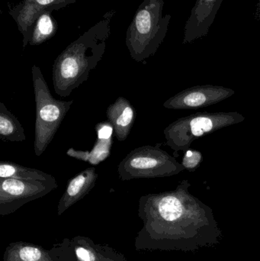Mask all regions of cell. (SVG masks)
I'll use <instances>...</instances> for the list:
<instances>
[{"instance_id": "obj_1", "label": "cell", "mask_w": 260, "mask_h": 261, "mask_svg": "<svg viewBox=\"0 0 260 261\" xmlns=\"http://www.w3.org/2000/svg\"><path fill=\"white\" fill-rule=\"evenodd\" d=\"M115 11L110 10L99 22L70 43L54 61L52 80L55 93L67 97L88 80L90 72L103 58L111 35V20Z\"/></svg>"}, {"instance_id": "obj_2", "label": "cell", "mask_w": 260, "mask_h": 261, "mask_svg": "<svg viewBox=\"0 0 260 261\" xmlns=\"http://www.w3.org/2000/svg\"><path fill=\"white\" fill-rule=\"evenodd\" d=\"M163 0H143L128 26L125 44L131 58L145 63L166 38L171 15H163Z\"/></svg>"}, {"instance_id": "obj_3", "label": "cell", "mask_w": 260, "mask_h": 261, "mask_svg": "<svg viewBox=\"0 0 260 261\" xmlns=\"http://www.w3.org/2000/svg\"><path fill=\"white\" fill-rule=\"evenodd\" d=\"M32 75L36 104L34 150L40 156L53 141L73 101L54 99L38 66H32Z\"/></svg>"}, {"instance_id": "obj_4", "label": "cell", "mask_w": 260, "mask_h": 261, "mask_svg": "<svg viewBox=\"0 0 260 261\" xmlns=\"http://www.w3.org/2000/svg\"><path fill=\"white\" fill-rule=\"evenodd\" d=\"M244 120L245 117L238 112L195 113L177 119L165 128L166 144L176 153L185 152L201 137Z\"/></svg>"}, {"instance_id": "obj_5", "label": "cell", "mask_w": 260, "mask_h": 261, "mask_svg": "<svg viewBox=\"0 0 260 261\" xmlns=\"http://www.w3.org/2000/svg\"><path fill=\"white\" fill-rule=\"evenodd\" d=\"M161 145L142 146L131 150L118 166L121 180L168 177L185 170L181 163L160 148Z\"/></svg>"}, {"instance_id": "obj_6", "label": "cell", "mask_w": 260, "mask_h": 261, "mask_svg": "<svg viewBox=\"0 0 260 261\" xmlns=\"http://www.w3.org/2000/svg\"><path fill=\"white\" fill-rule=\"evenodd\" d=\"M47 173L44 177L0 178V216L12 214L27 202L44 197L57 188Z\"/></svg>"}, {"instance_id": "obj_7", "label": "cell", "mask_w": 260, "mask_h": 261, "mask_svg": "<svg viewBox=\"0 0 260 261\" xmlns=\"http://www.w3.org/2000/svg\"><path fill=\"white\" fill-rule=\"evenodd\" d=\"M235 90L220 86H196L186 89L163 103L168 110H195L215 105L228 99Z\"/></svg>"}, {"instance_id": "obj_8", "label": "cell", "mask_w": 260, "mask_h": 261, "mask_svg": "<svg viewBox=\"0 0 260 261\" xmlns=\"http://www.w3.org/2000/svg\"><path fill=\"white\" fill-rule=\"evenodd\" d=\"M59 261H111L114 250L107 245H100L85 236L65 238L54 245Z\"/></svg>"}, {"instance_id": "obj_9", "label": "cell", "mask_w": 260, "mask_h": 261, "mask_svg": "<svg viewBox=\"0 0 260 261\" xmlns=\"http://www.w3.org/2000/svg\"><path fill=\"white\" fill-rule=\"evenodd\" d=\"M76 0H22L9 12L22 34L23 48L29 44L34 24L44 12H52L76 3Z\"/></svg>"}, {"instance_id": "obj_10", "label": "cell", "mask_w": 260, "mask_h": 261, "mask_svg": "<svg viewBox=\"0 0 260 261\" xmlns=\"http://www.w3.org/2000/svg\"><path fill=\"white\" fill-rule=\"evenodd\" d=\"M224 0H196L186 22L183 44H190L206 36Z\"/></svg>"}, {"instance_id": "obj_11", "label": "cell", "mask_w": 260, "mask_h": 261, "mask_svg": "<svg viewBox=\"0 0 260 261\" xmlns=\"http://www.w3.org/2000/svg\"><path fill=\"white\" fill-rule=\"evenodd\" d=\"M99 173L95 167H89L69 180L57 205V216H61L72 205L83 199L94 188Z\"/></svg>"}, {"instance_id": "obj_12", "label": "cell", "mask_w": 260, "mask_h": 261, "mask_svg": "<svg viewBox=\"0 0 260 261\" xmlns=\"http://www.w3.org/2000/svg\"><path fill=\"white\" fill-rule=\"evenodd\" d=\"M108 122L114 128L116 138L124 141L130 135L135 122L136 110L126 98H118L113 103L108 106L106 110Z\"/></svg>"}, {"instance_id": "obj_13", "label": "cell", "mask_w": 260, "mask_h": 261, "mask_svg": "<svg viewBox=\"0 0 260 261\" xmlns=\"http://www.w3.org/2000/svg\"><path fill=\"white\" fill-rule=\"evenodd\" d=\"M3 261H59L53 245L50 250L25 242H12L6 247Z\"/></svg>"}, {"instance_id": "obj_14", "label": "cell", "mask_w": 260, "mask_h": 261, "mask_svg": "<svg viewBox=\"0 0 260 261\" xmlns=\"http://www.w3.org/2000/svg\"><path fill=\"white\" fill-rule=\"evenodd\" d=\"M0 138L11 142H21L26 139L22 125L3 102H0Z\"/></svg>"}, {"instance_id": "obj_15", "label": "cell", "mask_w": 260, "mask_h": 261, "mask_svg": "<svg viewBox=\"0 0 260 261\" xmlns=\"http://www.w3.org/2000/svg\"><path fill=\"white\" fill-rule=\"evenodd\" d=\"M51 13L50 12H43L37 18L31 33L30 45H40L54 36L57 24Z\"/></svg>"}, {"instance_id": "obj_16", "label": "cell", "mask_w": 260, "mask_h": 261, "mask_svg": "<svg viewBox=\"0 0 260 261\" xmlns=\"http://www.w3.org/2000/svg\"><path fill=\"white\" fill-rule=\"evenodd\" d=\"M47 173L38 169L23 167L11 162L0 164V178H38L47 176Z\"/></svg>"}, {"instance_id": "obj_17", "label": "cell", "mask_w": 260, "mask_h": 261, "mask_svg": "<svg viewBox=\"0 0 260 261\" xmlns=\"http://www.w3.org/2000/svg\"><path fill=\"white\" fill-rule=\"evenodd\" d=\"M201 161H203V153L198 150L189 148V150L185 151L181 164L184 167L185 170H187L188 171L192 173L199 167Z\"/></svg>"}, {"instance_id": "obj_18", "label": "cell", "mask_w": 260, "mask_h": 261, "mask_svg": "<svg viewBox=\"0 0 260 261\" xmlns=\"http://www.w3.org/2000/svg\"><path fill=\"white\" fill-rule=\"evenodd\" d=\"M96 130L98 138L99 139L110 140L114 128L109 122H105L97 124Z\"/></svg>"}, {"instance_id": "obj_19", "label": "cell", "mask_w": 260, "mask_h": 261, "mask_svg": "<svg viewBox=\"0 0 260 261\" xmlns=\"http://www.w3.org/2000/svg\"><path fill=\"white\" fill-rule=\"evenodd\" d=\"M110 259H111V261H128L123 254L118 252L115 250H114V253H113L112 257Z\"/></svg>"}, {"instance_id": "obj_20", "label": "cell", "mask_w": 260, "mask_h": 261, "mask_svg": "<svg viewBox=\"0 0 260 261\" xmlns=\"http://www.w3.org/2000/svg\"><path fill=\"white\" fill-rule=\"evenodd\" d=\"M254 17L256 20L260 21V0L258 1L257 4H256V12H255Z\"/></svg>"}]
</instances>
